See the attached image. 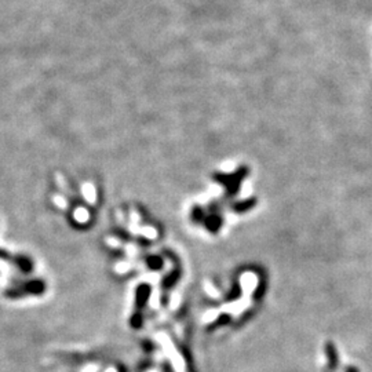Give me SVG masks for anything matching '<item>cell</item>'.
<instances>
[{
    "instance_id": "1",
    "label": "cell",
    "mask_w": 372,
    "mask_h": 372,
    "mask_svg": "<svg viewBox=\"0 0 372 372\" xmlns=\"http://www.w3.org/2000/svg\"><path fill=\"white\" fill-rule=\"evenodd\" d=\"M46 284L42 280H31L27 283L17 284L14 288L7 291V296L10 298H18L25 295H40L45 292Z\"/></svg>"
},
{
    "instance_id": "2",
    "label": "cell",
    "mask_w": 372,
    "mask_h": 372,
    "mask_svg": "<svg viewBox=\"0 0 372 372\" xmlns=\"http://www.w3.org/2000/svg\"><path fill=\"white\" fill-rule=\"evenodd\" d=\"M0 259L7 262H12L14 266H17L21 272L29 273L34 267V262L31 261L29 258L23 255H13L10 252H7L6 250H2L0 248Z\"/></svg>"
}]
</instances>
